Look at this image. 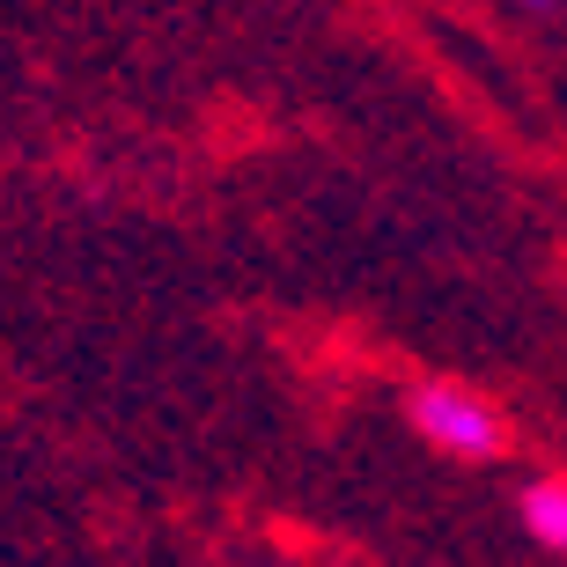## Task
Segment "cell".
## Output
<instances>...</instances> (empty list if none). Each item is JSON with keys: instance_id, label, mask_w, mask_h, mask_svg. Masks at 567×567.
<instances>
[{"instance_id": "6da1fadb", "label": "cell", "mask_w": 567, "mask_h": 567, "mask_svg": "<svg viewBox=\"0 0 567 567\" xmlns=\"http://www.w3.org/2000/svg\"><path fill=\"white\" fill-rule=\"evenodd\" d=\"M405 421H413V435L435 450V457L450 464H494L508 457V413L486 391H472V383H421L413 399H405Z\"/></svg>"}, {"instance_id": "7a4b0ae2", "label": "cell", "mask_w": 567, "mask_h": 567, "mask_svg": "<svg viewBox=\"0 0 567 567\" xmlns=\"http://www.w3.org/2000/svg\"><path fill=\"white\" fill-rule=\"evenodd\" d=\"M516 524H524V538L538 553H553V560H567V472H553V480H530L524 502H516Z\"/></svg>"}, {"instance_id": "3957f363", "label": "cell", "mask_w": 567, "mask_h": 567, "mask_svg": "<svg viewBox=\"0 0 567 567\" xmlns=\"http://www.w3.org/2000/svg\"><path fill=\"white\" fill-rule=\"evenodd\" d=\"M516 16H567V0H508Z\"/></svg>"}]
</instances>
